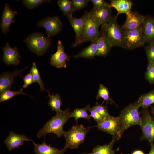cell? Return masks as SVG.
<instances>
[{"mask_svg":"<svg viewBox=\"0 0 154 154\" xmlns=\"http://www.w3.org/2000/svg\"><path fill=\"white\" fill-rule=\"evenodd\" d=\"M71 113L69 109H66L61 113H56L38 131L37 137L40 138L44 137V138L46 134L50 133L54 134L58 137L64 136L65 132L63 127L71 117Z\"/></svg>","mask_w":154,"mask_h":154,"instance_id":"obj_1","label":"cell"},{"mask_svg":"<svg viewBox=\"0 0 154 154\" xmlns=\"http://www.w3.org/2000/svg\"><path fill=\"white\" fill-rule=\"evenodd\" d=\"M116 15L112 16L108 21L102 25L101 35L110 42L112 47L118 46L125 48L123 31L117 21Z\"/></svg>","mask_w":154,"mask_h":154,"instance_id":"obj_2","label":"cell"},{"mask_svg":"<svg viewBox=\"0 0 154 154\" xmlns=\"http://www.w3.org/2000/svg\"><path fill=\"white\" fill-rule=\"evenodd\" d=\"M140 106L137 102L131 103L122 110L119 116L120 123V136L131 126L141 124V116L139 112Z\"/></svg>","mask_w":154,"mask_h":154,"instance_id":"obj_3","label":"cell"},{"mask_svg":"<svg viewBox=\"0 0 154 154\" xmlns=\"http://www.w3.org/2000/svg\"><path fill=\"white\" fill-rule=\"evenodd\" d=\"M24 42L31 51L38 56H42L46 52L52 43L49 37L40 32L30 34Z\"/></svg>","mask_w":154,"mask_h":154,"instance_id":"obj_4","label":"cell"},{"mask_svg":"<svg viewBox=\"0 0 154 154\" xmlns=\"http://www.w3.org/2000/svg\"><path fill=\"white\" fill-rule=\"evenodd\" d=\"M91 127H84L82 124L74 125L64 133L66 143L64 147L67 149L78 148L84 142L86 135Z\"/></svg>","mask_w":154,"mask_h":154,"instance_id":"obj_5","label":"cell"},{"mask_svg":"<svg viewBox=\"0 0 154 154\" xmlns=\"http://www.w3.org/2000/svg\"><path fill=\"white\" fill-rule=\"evenodd\" d=\"M83 15L84 21L80 44L86 41L97 40L101 35L99 26L93 20L90 12L86 11Z\"/></svg>","mask_w":154,"mask_h":154,"instance_id":"obj_6","label":"cell"},{"mask_svg":"<svg viewBox=\"0 0 154 154\" xmlns=\"http://www.w3.org/2000/svg\"><path fill=\"white\" fill-rule=\"evenodd\" d=\"M141 124L140 127L142 135L141 140H146L151 143L154 142V120L148 108H142L140 112Z\"/></svg>","mask_w":154,"mask_h":154,"instance_id":"obj_7","label":"cell"},{"mask_svg":"<svg viewBox=\"0 0 154 154\" xmlns=\"http://www.w3.org/2000/svg\"><path fill=\"white\" fill-rule=\"evenodd\" d=\"M123 35L125 48L132 50L143 46L145 43L142 26L135 29L123 31Z\"/></svg>","mask_w":154,"mask_h":154,"instance_id":"obj_8","label":"cell"},{"mask_svg":"<svg viewBox=\"0 0 154 154\" xmlns=\"http://www.w3.org/2000/svg\"><path fill=\"white\" fill-rule=\"evenodd\" d=\"M100 131L113 136H116L117 140L121 138L120 136V123L119 117L111 116L104 119L95 126Z\"/></svg>","mask_w":154,"mask_h":154,"instance_id":"obj_9","label":"cell"},{"mask_svg":"<svg viewBox=\"0 0 154 154\" xmlns=\"http://www.w3.org/2000/svg\"><path fill=\"white\" fill-rule=\"evenodd\" d=\"M37 25L44 27L46 31L47 36L49 38L57 34L62 29V23L57 16L46 17L40 20Z\"/></svg>","mask_w":154,"mask_h":154,"instance_id":"obj_10","label":"cell"},{"mask_svg":"<svg viewBox=\"0 0 154 154\" xmlns=\"http://www.w3.org/2000/svg\"><path fill=\"white\" fill-rule=\"evenodd\" d=\"M70 60L69 56L64 52L62 42L59 40L56 52L51 55L50 62L51 65L58 68H66V62Z\"/></svg>","mask_w":154,"mask_h":154,"instance_id":"obj_11","label":"cell"},{"mask_svg":"<svg viewBox=\"0 0 154 154\" xmlns=\"http://www.w3.org/2000/svg\"><path fill=\"white\" fill-rule=\"evenodd\" d=\"M112 7L109 6L93 7L90 13L93 20L100 26L108 21L112 16Z\"/></svg>","mask_w":154,"mask_h":154,"instance_id":"obj_12","label":"cell"},{"mask_svg":"<svg viewBox=\"0 0 154 154\" xmlns=\"http://www.w3.org/2000/svg\"><path fill=\"white\" fill-rule=\"evenodd\" d=\"M27 68L20 70H15L12 72H5L0 76V94L5 91L9 90L12 88V85L14 82L15 78L18 76H22L23 71Z\"/></svg>","mask_w":154,"mask_h":154,"instance_id":"obj_13","label":"cell"},{"mask_svg":"<svg viewBox=\"0 0 154 154\" xmlns=\"http://www.w3.org/2000/svg\"><path fill=\"white\" fill-rule=\"evenodd\" d=\"M126 15V20L121 27L123 31L134 30L141 27L145 18V16L135 11H131Z\"/></svg>","mask_w":154,"mask_h":154,"instance_id":"obj_14","label":"cell"},{"mask_svg":"<svg viewBox=\"0 0 154 154\" xmlns=\"http://www.w3.org/2000/svg\"><path fill=\"white\" fill-rule=\"evenodd\" d=\"M2 49L3 52V62L8 65L17 66L19 64L21 56L16 47H12L7 42Z\"/></svg>","mask_w":154,"mask_h":154,"instance_id":"obj_15","label":"cell"},{"mask_svg":"<svg viewBox=\"0 0 154 154\" xmlns=\"http://www.w3.org/2000/svg\"><path fill=\"white\" fill-rule=\"evenodd\" d=\"M25 141H34L23 135L19 134L10 131L4 143L9 151L19 148L23 145Z\"/></svg>","mask_w":154,"mask_h":154,"instance_id":"obj_16","label":"cell"},{"mask_svg":"<svg viewBox=\"0 0 154 154\" xmlns=\"http://www.w3.org/2000/svg\"><path fill=\"white\" fill-rule=\"evenodd\" d=\"M17 12L11 9L9 5L5 4L1 18L0 27L2 33L6 34L9 32V27L14 22Z\"/></svg>","mask_w":154,"mask_h":154,"instance_id":"obj_17","label":"cell"},{"mask_svg":"<svg viewBox=\"0 0 154 154\" xmlns=\"http://www.w3.org/2000/svg\"><path fill=\"white\" fill-rule=\"evenodd\" d=\"M68 20L76 34L75 42L74 44V47L80 44L82 35L84 21V15L80 18H77L73 17L72 15L68 17Z\"/></svg>","mask_w":154,"mask_h":154,"instance_id":"obj_18","label":"cell"},{"mask_svg":"<svg viewBox=\"0 0 154 154\" xmlns=\"http://www.w3.org/2000/svg\"><path fill=\"white\" fill-rule=\"evenodd\" d=\"M143 34L145 43L154 42V18L145 17L142 25Z\"/></svg>","mask_w":154,"mask_h":154,"instance_id":"obj_19","label":"cell"},{"mask_svg":"<svg viewBox=\"0 0 154 154\" xmlns=\"http://www.w3.org/2000/svg\"><path fill=\"white\" fill-rule=\"evenodd\" d=\"M34 146V152L35 154H63L67 149L63 147L59 150L54 147H52L50 144H47L44 141L41 144H37L33 142Z\"/></svg>","mask_w":154,"mask_h":154,"instance_id":"obj_20","label":"cell"},{"mask_svg":"<svg viewBox=\"0 0 154 154\" xmlns=\"http://www.w3.org/2000/svg\"><path fill=\"white\" fill-rule=\"evenodd\" d=\"M110 5L117 11V17L121 14L126 15L129 13L131 11L133 3L129 0H112Z\"/></svg>","mask_w":154,"mask_h":154,"instance_id":"obj_21","label":"cell"},{"mask_svg":"<svg viewBox=\"0 0 154 154\" xmlns=\"http://www.w3.org/2000/svg\"><path fill=\"white\" fill-rule=\"evenodd\" d=\"M116 141H117L116 136H113L112 140L109 143L96 146L89 153L84 152L79 154H116V151L113 149V146Z\"/></svg>","mask_w":154,"mask_h":154,"instance_id":"obj_22","label":"cell"},{"mask_svg":"<svg viewBox=\"0 0 154 154\" xmlns=\"http://www.w3.org/2000/svg\"><path fill=\"white\" fill-rule=\"evenodd\" d=\"M97 56H105L107 55L112 47L108 40L102 35L97 39Z\"/></svg>","mask_w":154,"mask_h":154,"instance_id":"obj_23","label":"cell"},{"mask_svg":"<svg viewBox=\"0 0 154 154\" xmlns=\"http://www.w3.org/2000/svg\"><path fill=\"white\" fill-rule=\"evenodd\" d=\"M97 40L91 42L89 46L82 50L77 54L70 56L76 58H93L97 56Z\"/></svg>","mask_w":154,"mask_h":154,"instance_id":"obj_24","label":"cell"},{"mask_svg":"<svg viewBox=\"0 0 154 154\" xmlns=\"http://www.w3.org/2000/svg\"><path fill=\"white\" fill-rule=\"evenodd\" d=\"M49 99L48 103V105L50 107L52 110L56 112V113L62 112L63 110L61 109L62 105L61 98L58 94L48 95Z\"/></svg>","mask_w":154,"mask_h":154,"instance_id":"obj_25","label":"cell"},{"mask_svg":"<svg viewBox=\"0 0 154 154\" xmlns=\"http://www.w3.org/2000/svg\"><path fill=\"white\" fill-rule=\"evenodd\" d=\"M137 101L142 108L151 106L154 103V90L141 95Z\"/></svg>","mask_w":154,"mask_h":154,"instance_id":"obj_26","label":"cell"},{"mask_svg":"<svg viewBox=\"0 0 154 154\" xmlns=\"http://www.w3.org/2000/svg\"><path fill=\"white\" fill-rule=\"evenodd\" d=\"M30 72L32 75L34 82H37L39 84L40 88V91H46L48 95L50 94L49 90H46L45 88L44 83L35 62H33Z\"/></svg>","mask_w":154,"mask_h":154,"instance_id":"obj_27","label":"cell"},{"mask_svg":"<svg viewBox=\"0 0 154 154\" xmlns=\"http://www.w3.org/2000/svg\"><path fill=\"white\" fill-rule=\"evenodd\" d=\"M90 106V105L89 104L84 108L75 109L73 112L71 113V117H73L77 123L78 119L80 118H83L90 121L91 117L90 115H89L87 113Z\"/></svg>","mask_w":154,"mask_h":154,"instance_id":"obj_28","label":"cell"},{"mask_svg":"<svg viewBox=\"0 0 154 154\" xmlns=\"http://www.w3.org/2000/svg\"><path fill=\"white\" fill-rule=\"evenodd\" d=\"M96 98L97 100L101 98L103 99V101L102 103V104L105 102L106 103H110L111 104H116L114 101L110 97L108 88L102 84H100L99 85Z\"/></svg>","mask_w":154,"mask_h":154,"instance_id":"obj_29","label":"cell"},{"mask_svg":"<svg viewBox=\"0 0 154 154\" xmlns=\"http://www.w3.org/2000/svg\"><path fill=\"white\" fill-rule=\"evenodd\" d=\"M57 4L64 15L66 16L72 15L75 12L72 7L70 0H59Z\"/></svg>","mask_w":154,"mask_h":154,"instance_id":"obj_30","label":"cell"},{"mask_svg":"<svg viewBox=\"0 0 154 154\" xmlns=\"http://www.w3.org/2000/svg\"><path fill=\"white\" fill-rule=\"evenodd\" d=\"M19 94L29 95L27 94L24 93L23 91L20 90L19 91H12L10 90H7L5 91L0 94V102L1 103L9 100L15 96Z\"/></svg>","mask_w":154,"mask_h":154,"instance_id":"obj_31","label":"cell"},{"mask_svg":"<svg viewBox=\"0 0 154 154\" xmlns=\"http://www.w3.org/2000/svg\"><path fill=\"white\" fill-rule=\"evenodd\" d=\"M22 2L25 7L29 9H32L37 7L45 2L49 3L50 0H23Z\"/></svg>","mask_w":154,"mask_h":154,"instance_id":"obj_32","label":"cell"},{"mask_svg":"<svg viewBox=\"0 0 154 154\" xmlns=\"http://www.w3.org/2000/svg\"><path fill=\"white\" fill-rule=\"evenodd\" d=\"M99 114L104 118L109 117L110 116L108 113L107 107L96 102L95 106L92 107Z\"/></svg>","mask_w":154,"mask_h":154,"instance_id":"obj_33","label":"cell"},{"mask_svg":"<svg viewBox=\"0 0 154 154\" xmlns=\"http://www.w3.org/2000/svg\"><path fill=\"white\" fill-rule=\"evenodd\" d=\"M145 77L150 84H154V63H148Z\"/></svg>","mask_w":154,"mask_h":154,"instance_id":"obj_34","label":"cell"},{"mask_svg":"<svg viewBox=\"0 0 154 154\" xmlns=\"http://www.w3.org/2000/svg\"><path fill=\"white\" fill-rule=\"evenodd\" d=\"M145 50L148 63H154V42L146 46Z\"/></svg>","mask_w":154,"mask_h":154,"instance_id":"obj_35","label":"cell"},{"mask_svg":"<svg viewBox=\"0 0 154 154\" xmlns=\"http://www.w3.org/2000/svg\"><path fill=\"white\" fill-rule=\"evenodd\" d=\"M88 0H72L71 1L72 7L74 10H79L85 7L87 5Z\"/></svg>","mask_w":154,"mask_h":154,"instance_id":"obj_36","label":"cell"},{"mask_svg":"<svg viewBox=\"0 0 154 154\" xmlns=\"http://www.w3.org/2000/svg\"><path fill=\"white\" fill-rule=\"evenodd\" d=\"M23 78L24 83L22 87L20 89V90L21 91H23L24 88H26L33 83L35 82L32 75L30 72L24 77H23Z\"/></svg>","mask_w":154,"mask_h":154,"instance_id":"obj_37","label":"cell"},{"mask_svg":"<svg viewBox=\"0 0 154 154\" xmlns=\"http://www.w3.org/2000/svg\"><path fill=\"white\" fill-rule=\"evenodd\" d=\"M88 111L90 112V115L91 117H92L95 121L97 123L100 122L104 118L103 117L97 112L93 107L91 108L90 106L89 107Z\"/></svg>","mask_w":154,"mask_h":154,"instance_id":"obj_38","label":"cell"},{"mask_svg":"<svg viewBox=\"0 0 154 154\" xmlns=\"http://www.w3.org/2000/svg\"><path fill=\"white\" fill-rule=\"evenodd\" d=\"M90 1L92 3L94 8L110 6V4H108L104 0H91Z\"/></svg>","mask_w":154,"mask_h":154,"instance_id":"obj_39","label":"cell"},{"mask_svg":"<svg viewBox=\"0 0 154 154\" xmlns=\"http://www.w3.org/2000/svg\"><path fill=\"white\" fill-rule=\"evenodd\" d=\"M131 154H145V153L142 150L140 149H137L133 151Z\"/></svg>","mask_w":154,"mask_h":154,"instance_id":"obj_40","label":"cell"},{"mask_svg":"<svg viewBox=\"0 0 154 154\" xmlns=\"http://www.w3.org/2000/svg\"><path fill=\"white\" fill-rule=\"evenodd\" d=\"M151 146L150 152L148 154H154V144L153 143H150Z\"/></svg>","mask_w":154,"mask_h":154,"instance_id":"obj_41","label":"cell"},{"mask_svg":"<svg viewBox=\"0 0 154 154\" xmlns=\"http://www.w3.org/2000/svg\"><path fill=\"white\" fill-rule=\"evenodd\" d=\"M151 113L154 117V106H151Z\"/></svg>","mask_w":154,"mask_h":154,"instance_id":"obj_42","label":"cell"}]
</instances>
